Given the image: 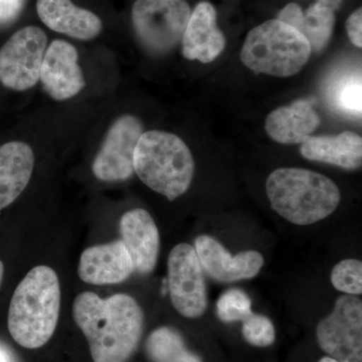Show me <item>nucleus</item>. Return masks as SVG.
Masks as SVG:
<instances>
[{
	"mask_svg": "<svg viewBox=\"0 0 362 362\" xmlns=\"http://www.w3.org/2000/svg\"><path fill=\"white\" fill-rule=\"evenodd\" d=\"M73 316L94 362H125L139 345L144 313L129 295L102 299L93 292L81 293L74 301Z\"/></svg>",
	"mask_w": 362,
	"mask_h": 362,
	"instance_id": "obj_1",
	"label": "nucleus"
},
{
	"mask_svg": "<svg viewBox=\"0 0 362 362\" xmlns=\"http://www.w3.org/2000/svg\"><path fill=\"white\" fill-rule=\"evenodd\" d=\"M61 287L56 272L47 266L32 269L14 290L7 326L14 341L28 349L44 346L58 325Z\"/></svg>",
	"mask_w": 362,
	"mask_h": 362,
	"instance_id": "obj_2",
	"label": "nucleus"
},
{
	"mask_svg": "<svg viewBox=\"0 0 362 362\" xmlns=\"http://www.w3.org/2000/svg\"><path fill=\"white\" fill-rule=\"evenodd\" d=\"M272 209L290 223L309 226L329 216L341 202L339 188L327 176L303 168H279L267 180Z\"/></svg>",
	"mask_w": 362,
	"mask_h": 362,
	"instance_id": "obj_3",
	"label": "nucleus"
},
{
	"mask_svg": "<svg viewBox=\"0 0 362 362\" xmlns=\"http://www.w3.org/2000/svg\"><path fill=\"white\" fill-rule=\"evenodd\" d=\"M133 165L144 185L170 202L187 192L195 170L187 145L178 136L159 130L143 132Z\"/></svg>",
	"mask_w": 362,
	"mask_h": 362,
	"instance_id": "obj_4",
	"label": "nucleus"
},
{
	"mask_svg": "<svg viewBox=\"0 0 362 362\" xmlns=\"http://www.w3.org/2000/svg\"><path fill=\"white\" fill-rule=\"evenodd\" d=\"M311 52L308 40L301 33L276 18L247 33L240 59L254 73L287 78L302 71Z\"/></svg>",
	"mask_w": 362,
	"mask_h": 362,
	"instance_id": "obj_5",
	"label": "nucleus"
},
{
	"mask_svg": "<svg viewBox=\"0 0 362 362\" xmlns=\"http://www.w3.org/2000/svg\"><path fill=\"white\" fill-rule=\"evenodd\" d=\"M190 16L187 0H136L131 11L138 42L156 56L168 54L180 44Z\"/></svg>",
	"mask_w": 362,
	"mask_h": 362,
	"instance_id": "obj_6",
	"label": "nucleus"
},
{
	"mask_svg": "<svg viewBox=\"0 0 362 362\" xmlns=\"http://www.w3.org/2000/svg\"><path fill=\"white\" fill-rule=\"evenodd\" d=\"M47 37L42 28H21L0 49V83L18 92L32 89L40 81Z\"/></svg>",
	"mask_w": 362,
	"mask_h": 362,
	"instance_id": "obj_7",
	"label": "nucleus"
},
{
	"mask_svg": "<svg viewBox=\"0 0 362 362\" xmlns=\"http://www.w3.org/2000/svg\"><path fill=\"white\" fill-rule=\"evenodd\" d=\"M321 349L339 362H362V302L356 296L338 298L334 309L317 325Z\"/></svg>",
	"mask_w": 362,
	"mask_h": 362,
	"instance_id": "obj_8",
	"label": "nucleus"
},
{
	"mask_svg": "<svg viewBox=\"0 0 362 362\" xmlns=\"http://www.w3.org/2000/svg\"><path fill=\"white\" fill-rule=\"evenodd\" d=\"M168 286L171 303L187 318H199L207 308L204 269L194 247L180 244L168 257Z\"/></svg>",
	"mask_w": 362,
	"mask_h": 362,
	"instance_id": "obj_9",
	"label": "nucleus"
},
{
	"mask_svg": "<svg viewBox=\"0 0 362 362\" xmlns=\"http://www.w3.org/2000/svg\"><path fill=\"white\" fill-rule=\"evenodd\" d=\"M142 134V122L137 117L127 114L117 118L93 162L92 170L96 178L105 182L129 180L134 173L136 145Z\"/></svg>",
	"mask_w": 362,
	"mask_h": 362,
	"instance_id": "obj_10",
	"label": "nucleus"
},
{
	"mask_svg": "<svg viewBox=\"0 0 362 362\" xmlns=\"http://www.w3.org/2000/svg\"><path fill=\"white\" fill-rule=\"evenodd\" d=\"M78 59L77 49L66 40H54L45 51L40 80L45 93L56 101H66L84 89V74Z\"/></svg>",
	"mask_w": 362,
	"mask_h": 362,
	"instance_id": "obj_11",
	"label": "nucleus"
},
{
	"mask_svg": "<svg viewBox=\"0 0 362 362\" xmlns=\"http://www.w3.org/2000/svg\"><path fill=\"white\" fill-rule=\"evenodd\" d=\"M194 244L202 269L218 282L233 283L256 277L264 266L263 256L259 252L246 251L232 256L209 235H199Z\"/></svg>",
	"mask_w": 362,
	"mask_h": 362,
	"instance_id": "obj_12",
	"label": "nucleus"
},
{
	"mask_svg": "<svg viewBox=\"0 0 362 362\" xmlns=\"http://www.w3.org/2000/svg\"><path fill=\"white\" fill-rule=\"evenodd\" d=\"M134 272L132 259L122 240L97 245L81 255L78 275L90 285L120 284Z\"/></svg>",
	"mask_w": 362,
	"mask_h": 362,
	"instance_id": "obj_13",
	"label": "nucleus"
},
{
	"mask_svg": "<svg viewBox=\"0 0 362 362\" xmlns=\"http://www.w3.org/2000/svg\"><path fill=\"white\" fill-rule=\"evenodd\" d=\"M120 232L124 246L134 265V272L148 275L156 269L160 238L156 221L148 211L135 209L123 214Z\"/></svg>",
	"mask_w": 362,
	"mask_h": 362,
	"instance_id": "obj_14",
	"label": "nucleus"
},
{
	"mask_svg": "<svg viewBox=\"0 0 362 362\" xmlns=\"http://www.w3.org/2000/svg\"><path fill=\"white\" fill-rule=\"evenodd\" d=\"M182 54L190 61L209 64L225 49V35L216 25V11L209 1H202L192 11L182 40Z\"/></svg>",
	"mask_w": 362,
	"mask_h": 362,
	"instance_id": "obj_15",
	"label": "nucleus"
},
{
	"mask_svg": "<svg viewBox=\"0 0 362 362\" xmlns=\"http://www.w3.org/2000/svg\"><path fill=\"white\" fill-rule=\"evenodd\" d=\"M37 11L40 20L49 30L73 39H95L103 28L97 14L75 6L71 0H37Z\"/></svg>",
	"mask_w": 362,
	"mask_h": 362,
	"instance_id": "obj_16",
	"label": "nucleus"
},
{
	"mask_svg": "<svg viewBox=\"0 0 362 362\" xmlns=\"http://www.w3.org/2000/svg\"><path fill=\"white\" fill-rule=\"evenodd\" d=\"M311 99L297 100L269 114L266 131L272 139L282 144H302L320 125Z\"/></svg>",
	"mask_w": 362,
	"mask_h": 362,
	"instance_id": "obj_17",
	"label": "nucleus"
},
{
	"mask_svg": "<svg viewBox=\"0 0 362 362\" xmlns=\"http://www.w3.org/2000/svg\"><path fill=\"white\" fill-rule=\"evenodd\" d=\"M33 168L35 156L30 145L13 141L0 146V211L23 194Z\"/></svg>",
	"mask_w": 362,
	"mask_h": 362,
	"instance_id": "obj_18",
	"label": "nucleus"
},
{
	"mask_svg": "<svg viewBox=\"0 0 362 362\" xmlns=\"http://www.w3.org/2000/svg\"><path fill=\"white\" fill-rule=\"evenodd\" d=\"M300 151L309 160L356 169L362 164V138L350 131L335 136H311L302 143Z\"/></svg>",
	"mask_w": 362,
	"mask_h": 362,
	"instance_id": "obj_19",
	"label": "nucleus"
},
{
	"mask_svg": "<svg viewBox=\"0 0 362 362\" xmlns=\"http://www.w3.org/2000/svg\"><path fill=\"white\" fill-rule=\"evenodd\" d=\"M277 20L297 30L308 40L312 51L320 52L332 37L335 13L318 2L311 4L306 11L293 2L279 11Z\"/></svg>",
	"mask_w": 362,
	"mask_h": 362,
	"instance_id": "obj_20",
	"label": "nucleus"
},
{
	"mask_svg": "<svg viewBox=\"0 0 362 362\" xmlns=\"http://www.w3.org/2000/svg\"><path fill=\"white\" fill-rule=\"evenodd\" d=\"M145 349L152 362H202L201 357L187 349L180 333L166 326L149 335Z\"/></svg>",
	"mask_w": 362,
	"mask_h": 362,
	"instance_id": "obj_21",
	"label": "nucleus"
},
{
	"mask_svg": "<svg viewBox=\"0 0 362 362\" xmlns=\"http://www.w3.org/2000/svg\"><path fill=\"white\" fill-rule=\"evenodd\" d=\"M328 100L334 110L343 115L361 118L362 111L361 73L350 71L338 77L328 90Z\"/></svg>",
	"mask_w": 362,
	"mask_h": 362,
	"instance_id": "obj_22",
	"label": "nucleus"
},
{
	"mask_svg": "<svg viewBox=\"0 0 362 362\" xmlns=\"http://www.w3.org/2000/svg\"><path fill=\"white\" fill-rule=\"evenodd\" d=\"M331 283L338 291L351 296L362 294V263L345 259L337 264L331 273Z\"/></svg>",
	"mask_w": 362,
	"mask_h": 362,
	"instance_id": "obj_23",
	"label": "nucleus"
},
{
	"mask_svg": "<svg viewBox=\"0 0 362 362\" xmlns=\"http://www.w3.org/2000/svg\"><path fill=\"white\" fill-rule=\"evenodd\" d=\"M216 313L226 323L246 320L252 314V300L243 290H228L216 303Z\"/></svg>",
	"mask_w": 362,
	"mask_h": 362,
	"instance_id": "obj_24",
	"label": "nucleus"
},
{
	"mask_svg": "<svg viewBox=\"0 0 362 362\" xmlns=\"http://www.w3.org/2000/svg\"><path fill=\"white\" fill-rule=\"evenodd\" d=\"M243 335L247 343L257 347H267L276 339V331L268 317L252 313L243 321Z\"/></svg>",
	"mask_w": 362,
	"mask_h": 362,
	"instance_id": "obj_25",
	"label": "nucleus"
},
{
	"mask_svg": "<svg viewBox=\"0 0 362 362\" xmlns=\"http://www.w3.org/2000/svg\"><path fill=\"white\" fill-rule=\"evenodd\" d=\"M25 0H0V26L13 23L21 16Z\"/></svg>",
	"mask_w": 362,
	"mask_h": 362,
	"instance_id": "obj_26",
	"label": "nucleus"
},
{
	"mask_svg": "<svg viewBox=\"0 0 362 362\" xmlns=\"http://www.w3.org/2000/svg\"><path fill=\"white\" fill-rule=\"evenodd\" d=\"M347 35L350 42L356 47H362V8L359 7L356 11L350 14L347 18L346 23Z\"/></svg>",
	"mask_w": 362,
	"mask_h": 362,
	"instance_id": "obj_27",
	"label": "nucleus"
},
{
	"mask_svg": "<svg viewBox=\"0 0 362 362\" xmlns=\"http://www.w3.org/2000/svg\"><path fill=\"white\" fill-rule=\"evenodd\" d=\"M318 4H322V6L328 7L332 11H337L341 6L343 0H316Z\"/></svg>",
	"mask_w": 362,
	"mask_h": 362,
	"instance_id": "obj_28",
	"label": "nucleus"
},
{
	"mask_svg": "<svg viewBox=\"0 0 362 362\" xmlns=\"http://www.w3.org/2000/svg\"><path fill=\"white\" fill-rule=\"evenodd\" d=\"M4 263H2L1 261H0V287H1L2 280H4Z\"/></svg>",
	"mask_w": 362,
	"mask_h": 362,
	"instance_id": "obj_29",
	"label": "nucleus"
},
{
	"mask_svg": "<svg viewBox=\"0 0 362 362\" xmlns=\"http://www.w3.org/2000/svg\"><path fill=\"white\" fill-rule=\"evenodd\" d=\"M319 362H339L337 361V359L333 358V357L331 356H325L323 357V358L320 359V361Z\"/></svg>",
	"mask_w": 362,
	"mask_h": 362,
	"instance_id": "obj_30",
	"label": "nucleus"
},
{
	"mask_svg": "<svg viewBox=\"0 0 362 362\" xmlns=\"http://www.w3.org/2000/svg\"><path fill=\"white\" fill-rule=\"evenodd\" d=\"M0 362H7V357L1 350H0Z\"/></svg>",
	"mask_w": 362,
	"mask_h": 362,
	"instance_id": "obj_31",
	"label": "nucleus"
}]
</instances>
